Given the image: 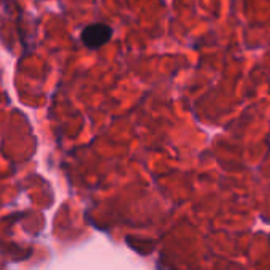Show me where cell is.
<instances>
[{"label": "cell", "mask_w": 270, "mask_h": 270, "mask_svg": "<svg viewBox=\"0 0 270 270\" xmlns=\"http://www.w3.org/2000/svg\"><path fill=\"white\" fill-rule=\"evenodd\" d=\"M113 37V29L105 23H92L86 26L81 34L80 40L88 50H99L103 45H107Z\"/></svg>", "instance_id": "cell-1"}]
</instances>
